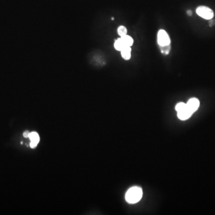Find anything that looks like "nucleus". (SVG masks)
<instances>
[{"label":"nucleus","mask_w":215,"mask_h":215,"mask_svg":"<svg viewBox=\"0 0 215 215\" xmlns=\"http://www.w3.org/2000/svg\"><path fill=\"white\" fill-rule=\"evenodd\" d=\"M29 138L31 140L30 146L32 148H35L37 146L38 143L40 142V136L36 132H33L30 133Z\"/></svg>","instance_id":"423d86ee"},{"label":"nucleus","mask_w":215,"mask_h":215,"mask_svg":"<svg viewBox=\"0 0 215 215\" xmlns=\"http://www.w3.org/2000/svg\"><path fill=\"white\" fill-rule=\"evenodd\" d=\"M157 41L160 46L170 44V39L169 35L163 29H160L157 35Z\"/></svg>","instance_id":"7ed1b4c3"},{"label":"nucleus","mask_w":215,"mask_h":215,"mask_svg":"<svg viewBox=\"0 0 215 215\" xmlns=\"http://www.w3.org/2000/svg\"><path fill=\"white\" fill-rule=\"evenodd\" d=\"M186 107V104H185L183 102H180L176 105L175 109L177 112H179L181 110H182Z\"/></svg>","instance_id":"f8f14e48"},{"label":"nucleus","mask_w":215,"mask_h":215,"mask_svg":"<svg viewBox=\"0 0 215 215\" xmlns=\"http://www.w3.org/2000/svg\"><path fill=\"white\" fill-rule=\"evenodd\" d=\"M177 112L178 117L181 120H186L187 119L189 118L191 116L193 115V113L188 109V108H187V106L184 109L179 112Z\"/></svg>","instance_id":"39448f33"},{"label":"nucleus","mask_w":215,"mask_h":215,"mask_svg":"<svg viewBox=\"0 0 215 215\" xmlns=\"http://www.w3.org/2000/svg\"><path fill=\"white\" fill-rule=\"evenodd\" d=\"M117 32H118V34L119 35L121 36H121H123L125 35H127V30L126 28H125V27H124V26H120V27H118Z\"/></svg>","instance_id":"9d476101"},{"label":"nucleus","mask_w":215,"mask_h":215,"mask_svg":"<svg viewBox=\"0 0 215 215\" xmlns=\"http://www.w3.org/2000/svg\"><path fill=\"white\" fill-rule=\"evenodd\" d=\"M126 46H125L124 44L123 41H122L121 38L115 40L114 43V47L117 50H118V51H121Z\"/></svg>","instance_id":"1a4fd4ad"},{"label":"nucleus","mask_w":215,"mask_h":215,"mask_svg":"<svg viewBox=\"0 0 215 215\" xmlns=\"http://www.w3.org/2000/svg\"><path fill=\"white\" fill-rule=\"evenodd\" d=\"M196 13L199 16L207 20H211L214 16L213 10L206 6H199L197 8Z\"/></svg>","instance_id":"f03ea898"},{"label":"nucleus","mask_w":215,"mask_h":215,"mask_svg":"<svg viewBox=\"0 0 215 215\" xmlns=\"http://www.w3.org/2000/svg\"><path fill=\"white\" fill-rule=\"evenodd\" d=\"M142 194V190L140 187H132L127 191L125 197V200L130 204H135L141 200Z\"/></svg>","instance_id":"f257e3e1"},{"label":"nucleus","mask_w":215,"mask_h":215,"mask_svg":"<svg viewBox=\"0 0 215 215\" xmlns=\"http://www.w3.org/2000/svg\"><path fill=\"white\" fill-rule=\"evenodd\" d=\"M160 47L161 51L162 53L165 54V55H168L171 48L170 44L164 45V46H160Z\"/></svg>","instance_id":"9b49d317"},{"label":"nucleus","mask_w":215,"mask_h":215,"mask_svg":"<svg viewBox=\"0 0 215 215\" xmlns=\"http://www.w3.org/2000/svg\"><path fill=\"white\" fill-rule=\"evenodd\" d=\"M131 51H132V49H131L130 47H125L121 51L122 57L125 60H129L131 57Z\"/></svg>","instance_id":"0eeeda50"},{"label":"nucleus","mask_w":215,"mask_h":215,"mask_svg":"<svg viewBox=\"0 0 215 215\" xmlns=\"http://www.w3.org/2000/svg\"><path fill=\"white\" fill-rule=\"evenodd\" d=\"M215 24V21L214 20H210L209 22V25H210V27H212Z\"/></svg>","instance_id":"4468645a"},{"label":"nucleus","mask_w":215,"mask_h":215,"mask_svg":"<svg viewBox=\"0 0 215 215\" xmlns=\"http://www.w3.org/2000/svg\"><path fill=\"white\" fill-rule=\"evenodd\" d=\"M121 38L125 46L130 47L133 44V39L130 36L125 35L124 36H121Z\"/></svg>","instance_id":"6e6552de"},{"label":"nucleus","mask_w":215,"mask_h":215,"mask_svg":"<svg viewBox=\"0 0 215 215\" xmlns=\"http://www.w3.org/2000/svg\"><path fill=\"white\" fill-rule=\"evenodd\" d=\"M29 134H30V133H29L28 131H25V132L23 133V135L25 137H29Z\"/></svg>","instance_id":"ddd939ff"},{"label":"nucleus","mask_w":215,"mask_h":215,"mask_svg":"<svg viewBox=\"0 0 215 215\" xmlns=\"http://www.w3.org/2000/svg\"><path fill=\"white\" fill-rule=\"evenodd\" d=\"M187 14H188V16H191L192 15V14H193V12H192L191 10H188V11H187Z\"/></svg>","instance_id":"2eb2a0df"},{"label":"nucleus","mask_w":215,"mask_h":215,"mask_svg":"<svg viewBox=\"0 0 215 215\" xmlns=\"http://www.w3.org/2000/svg\"><path fill=\"white\" fill-rule=\"evenodd\" d=\"M186 106L188 109L193 113L198 109L199 106H200V102L196 98H192L189 99L187 102Z\"/></svg>","instance_id":"20e7f679"}]
</instances>
